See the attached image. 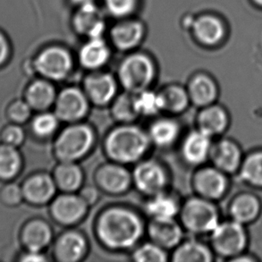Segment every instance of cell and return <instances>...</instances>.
<instances>
[{"label":"cell","instance_id":"6da1fadb","mask_svg":"<svg viewBox=\"0 0 262 262\" xmlns=\"http://www.w3.org/2000/svg\"><path fill=\"white\" fill-rule=\"evenodd\" d=\"M96 232L99 241L113 250H125L135 246L143 234L141 217L133 210L114 207L101 213Z\"/></svg>","mask_w":262,"mask_h":262},{"label":"cell","instance_id":"7a4b0ae2","mask_svg":"<svg viewBox=\"0 0 262 262\" xmlns=\"http://www.w3.org/2000/svg\"><path fill=\"white\" fill-rule=\"evenodd\" d=\"M150 142L149 135L141 128L124 124L110 132L105 141V150L117 163H134L147 152Z\"/></svg>","mask_w":262,"mask_h":262},{"label":"cell","instance_id":"3957f363","mask_svg":"<svg viewBox=\"0 0 262 262\" xmlns=\"http://www.w3.org/2000/svg\"><path fill=\"white\" fill-rule=\"evenodd\" d=\"M95 142V134L87 124H74L61 132L55 142L60 162H76L87 155Z\"/></svg>","mask_w":262,"mask_h":262},{"label":"cell","instance_id":"277c9868","mask_svg":"<svg viewBox=\"0 0 262 262\" xmlns=\"http://www.w3.org/2000/svg\"><path fill=\"white\" fill-rule=\"evenodd\" d=\"M154 67L149 57L142 54L128 57L121 64L118 76L121 84L130 93L147 90L154 78Z\"/></svg>","mask_w":262,"mask_h":262},{"label":"cell","instance_id":"5b68a950","mask_svg":"<svg viewBox=\"0 0 262 262\" xmlns=\"http://www.w3.org/2000/svg\"><path fill=\"white\" fill-rule=\"evenodd\" d=\"M184 227L195 234L212 232L219 225V216L214 206L203 199L188 200L181 210Z\"/></svg>","mask_w":262,"mask_h":262},{"label":"cell","instance_id":"8992f818","mask_svg":"<svg viewBox=\"0 0 262 262\" xmlns=\"http://www.w3.org/2000/svg\"><path fill=\"white\" fill-rule=\"evenodd\" d=\"M88 100L85 92L78 88L64 89L57 95L55 101V114L59 120L75 123L88 113Z\"/></svg>","mask_w":262,"mask_h":262},{"label":"cell","instance_id":"52a82bcc","mask_svg":"<svg viewBox=\"0 0 262 262\" xmlns=\"http://www.w3.org/2000/svg\"><path fill=\"white\" fill-rule=\"evenodd\" d=\"M132 177L139 191L151 196L163 191L167 185L166 170L160 164L153 160L139 163L133 172Z\"/></svg>","mask_w":262,"mask_h":262},{"label":"cell","instance_id":"ba28073f","mask_svg":"<svg viewBox=\"0 0 262 262\" xmlns=\"http://www.w3.org/2000/svg\"><path fill=\"white\" fill-rule=\"evenodd\" d=\"M72 59L68 51L61 48L44 50L36 59L37 70L46 78L60 81L66 78L72 69Z\"/></svg>","mask_w":262,"mask_h":262},{"label":"cell","instance_id":"9c48e42d","mask_svg":"<svg viewBox=\"0 0 262 262\" xmlns=\"http://www.w3.org/2000/svg\"><path fill=\"white\" fill-rule=\"evenodd\" d=\"M88 204L80 195L66 192L54 200L51 204V214L55 220L64 226L78 223L87 213Z\"/></svg>","mask_w":262,"mask_h":262},{"label":"cell","instance_id":"30bf717a","mask_svg":"<svg viewBox=\"0 0 262 262\" xmlns=\"http://www.w3.org/2000/svg\"><path fill=\"white\" fill-rule=\"evenodd\" d=\"M212 242L217 252L224 255H235L246 243L245 230L239 222L217 225L212 231Z\"/></svg>","mask_w":262,"mask_h":262},{"label":"cell","instance_id":"8fae6325","mask_svg":"<svg viewBox=\"0 0 262 262\" xmlns=\"http://www.w3.org/2000/svg\"><path fill=\"white\" fill-rule=\"evenodd\" d=\"M96 182L103 191L111 194H120L129 189L133 177L119 163L106 164L97 171Z\"/></svg>","mask_w":262,"mask_h":262},{"label":"cell","instance_id":"7c38bea8","mask_svg":"<svg viewBox=\"0 0 262 262\" xmlns=\"http://www.w3.org/2000/svg\"><path fill=\"white\" fill-rule=\"evenodd\" d=\"M84 91L89 100L97 106H106L116 98L117 82L108 74H94L86 78Z\"/></svg>","mask_w":262,"mask_h":262},{"label":"cell","instance_id":"4fadbf2b","mask_svg":"<svg viewBox=\"0 0 262 262\" xmlns=\"http://www.w3.org/2000/svg\"><path fill=\"white\" fill-rule=\"evenodd\" d=\"M85 237L75 231H69L61 235L55 245V256L62 262H76L82 259L87 252Z\"/></svg>","mask_w":262,"mask_h":262},{"label":"cell","instance_id":"5bb4252c","mask_svg":"<svg viewBox=\"0 0 262 262\" xmlns=\"http://www.w3.org/2000/svg\"><path fill=\"white\" fill-rule=\"evenodd\" d=\"M149 235L151 241L164 249H171L179 245L183 232L174 219H152L149 226Z\"/></svg>","mask_w":262,"mask_h":262},{"label":"cell","instance_id":"9a60e30c","mask_svg":"<svg viewBox=\"0 0 262 262\" xmlns=\"http://www.w3.org/2000/svg\"><path fill=\"white\" fill-rule=\"evenodd\" d=\"M57 184L48 174H37L30 178L24 187V194L29 202L44 204L50 202L56 193Z\"/></svg>","mask_w":262,"mask_h":262},{"label":"cell","instance_id":"2e32d148","mask_svg":"<svg viewBox=\"0 0 262 262\" xmlns=\"http://www.w3.org/2000/svg\"><path fill=\"white\" fill-rule=\"evenodd\" d=\"M209 150L210 136L200 129L186 136L182 147L184 160L192 165L202 163L209 155Z\"/></svg>","mask_w":262,"mask_h":262},{"label":"cell","instance_id":"e0dca14e","mask_svg":"<svg viewBox=\"0 0 262 262\" xmlns=\"http://www.w3.org/2000/svg\"><path fill=\"white\" fill-rule=\"evenodd\" d=\"M194 186L203 197L217 199L223 194L227 183L220 171L213 168H204L195 176Z\"/></svg>","mask_w":262,"mask_h":262},{"label":"cell","instance_id":"ac0fdd59","mask_svg":"<svg viewBox=\"0 0 262 262\" xmlns=\"http://www.w3.org/2000/svg\"><path fill=\"white\" fill-rule=\"evenodd\" d=\"M75 28L80 33L87 34L92 39L100 38L104 31V21L93 3L81 6L75 18Z\"/></svg>","mask_w":262,"mask_h":262},{"label":"cell","instance_id":"d6986e66","mask_svg":"<svg viewBox=\"0 0 262 262\" xmlns=\"http://www.w3.org/2000/svg\"><path fill=\"white\" fill-rule=\"evenodd\" d=\"M54 180L62 191L74 192L82 186L83 174L75 162H61L55 169Z\"/></svg>","mask_w":262,"mask_h":262},{"label":"cell","instance_id":"ffe728a7","mask_svg":"<svg viewBox=\"0 0 262 262\" xmlns=\"http://www.w3.org/2000/svg\"><path fill=\"white\" fill-rule=\"evenodd\" d=\"M187 92L190 100L197 106H209L216 99V85L207 75L195 76L190 82Z\"/></svg>","mask_w":262,"mask_h":262},{"label":"cell","instance_id":"44dd1931","mask_svg":"<svg viewBox=\"0 0 262 262\" xmlns=\"http://www.w3.org/2000/svg\"><path fill=\"white\" fill-rule=\"evenodd\" d=\"M110 57V50L100 38H93L82 47L80 61L88 69H97L106 64Z\"/></svg>","mask_w":262,"mask_h":262},{"label":"cell","instance_id":"7402d4cb","mask_svg":"<svg viewBox=\"0 0 262 262\" xmlns=\"http://www.w3.org/2000/svg\"><path fill=\"white\" fill-rule=\"evenodd\" d=\"M145 209L152 219L167 220L174 219L179 212L180 207L173 196L161 191L152 195V198L146 203Z\"/></svg>","mask_w":262,"mask_h":262},{"label":"cell","instance_id":"603a6c76","mask_svg":"<svg viewBox=\"0 0 262 262\" xmlns=\"http://www.w3.org/2000/svg\"><path fill=\"white\" fill-rule=\"evenodd\" d=\"M180 132L179 124L170 118H161L153 123L149 129L151 142L161 148L172 145L178 138Z\"/></svg>","mask_w":262,"mask_h":262},{"label":"cell","instance_id":"cb8c5ba5","mask_svg":"<svg viewBox=\"0 0 262 262\" xmlns=\"http://www.w3.org/2000/svg\"><path fill=\"white\" fill-rule=\"evenodd\" d=\"M52 230L48 224L36 220L29 224L24 233V241L30 251L40 252L50 245Z\"/></svg>","mask_w":262,"mask_h":262},{"label":"cell","instance_id":"d4e9b609","mask_svg":"<svg viewBox=\"0 0 262 262\" xmlns=\"http://www.w3.org/2000/svg\"><path fill=\"white\" fill-rule=\"evenodd\" d=\"M143 35L142 25L136 21L117 25L111 32L115 45L120 50H129L136 46Z\"/></svg>","mask_w":262,"mask_h":262},{"label":"cell","instance_id":"484cf974","mask_svg":"<svg viewBox=\"0 0 262 262\" xmlns=\"http://www.w3.org/2000/svg\"><path fill=\"white\" fill-rule=\"evenodd\" d=\"M213 161L222 170L231 172L236 169L240 162V150L233 142L222 141L212 149Z\"/></svg>","mask_w":262,"mask_h":262},{"label":"cell","instance_id":"4316f807","mask_svg":"<svg viewBox=\"0 0 262 262\" xmlns=\"http://www.w3.org/2000/svg\"><path fill=\"white\" fill-rule=\"evenodd\" d=\"M198 123L200 130L209 136L219 135L227 126V114L220 106H208L200 114Z\"/></svg>","mask_w":262,"mask_h":262},{"label":"cell","instance_id":"83f0119b","mask_svg":"<svg viewBox=\"0 0 262 262\" xmlns=\"http://www.w3.org/2000/svg\"><path fill=\"white\" fill-rule=\"evenodd\" d=\"M56 92L50 82L37 81L30 86L27 99L30 106L38 110L49 108L56 101Z\"/></svg>","mask_w":262,"mask_h":262},{"label":"cell","instance_id":"f1b7e54d","mask_svg":"<svg viewBox=\"0 0 262 262\" xmlns=\"http://www.w3.org/2000/svg\"><path fill=\"white\" fill-rule=\"evenodd\" d=\"M195 35L202 42L212 45L217 42L224 34L223 26L217 19L211 16L199 18L193 25Z\"/></svg>","mask_w":262,"mask_h":262},{"label":"cell","instance_id":"f546056e","mask_svg":"<svg viewBox=\"0 0 262 262\" xmlns=\"http://www.w3.org/2000/svg\"><path fill=\"white\" fill-rule=\"evenodd\" d=\"M211 254L205 245L197 241H187L174 251L173 260L177 262H208Z\"/></svg>","mask_w":262,"mask_h":262},{"label":"cell","instance_id":"4dcf8cb0","mask_svg":"<svg viewBox=\"0 0 262 262\" xmlns=\"http://www.w3.org/2000/svg\"><path fill=\"white\" fill-rule=\"evenodd\" d=\"M160 93L163 102V110L177 114L182 113L187 108L190 97L187 91L180 86H169Z\"/></svg>","mask_w":262,"mask_h":262},{"label":"cell","instance_id":"1f68e13d","mask_svg":"<svg viewBox=\"0 0 262 262\" xmlns=\"http://www.w3.org/2000/svg\"><path fill=\"white\" fill-rule=\"evenodd\" d=\"M135 110L139 116L152 117L163 110V102L160 93L144 90L134 94Z\"/></svg>","mask_w":262,"mask_h":262},{"label":"cell","instance_id":"d6a6232c","mask_svg":"<svg viewBox=\"0 0 262 262\" xmlns=\"http://www.w3.org/2000/svg\"><path fill=\"white\" fill-rule=\"evenodd\" d=\"M259 202L251 195H244L235 200L231 212L237 222H248L253 220L259 213Z\"/></svg>","mask_w":262,"mask_h":262},{"label":"cell","instance_id":"836d02e7","mask_svg":"<svg viewBox=\"0 0 262 262\" xmlns=\"http://www.w3.org/2000/svg\"><path fill=\"white\" fill-rule=\"evenodd\" d=\"M111 112L117 120L124 124L135 120L139 115L135 110L134 93H124L115 98Z\"/></svg>","mask_w":262,"mask_h":262},{"label":"cell","instance_id":"e575fe53","mask_svg":"<svg viewBox=\"0 0 262 262\" xmlns=\"http://www.w3.org/2000/svg\"><path fill=\"white\" fill-rule=\"evenodd\" d=\"M21 167V158L13 146L0 147V177L10 178Z\"/></svg>","mask_w":262,"mask_h":262},{"label":"cell","instance_id":"d590c367","mask_svg":"<svg viewBox=\"0 0 262 262\" xmlns=\"http://www.w3.org/2000/svg\"><path fill=\"white\" fill-rule=\"evenodd\" d=\"M134 259L138 262H164L167 260V253L164 248L152 242L136 249Z\"/></svg>","mask_w":262,"mask_h":262},{"label":"cell","instance_id":"8d00e7d4","mask_svg":"<svg viewBox=\"0 0 262 262\" xmlns=\"http://www.w3.org/2000/svg\"><path fill=\"white\" fill-rule=\"evenodd\" d=\"M59 119L56 114L42 113L35 117L32 122V128L36 135L48 137L57 131Z\"/></svg>","mask_w":262,"mask_h":262},{"label":"cell","instance_id":"74e56055","mask_svg":"<svg viewBox=\"0 0 262 262\" xmlns=\"http://www.w3.org/2000/svg\"><path fill=\"white\" fill-rule=\"evenodd\" d=\"M242 174L250 183L262 185V153L248 158L243 167Z\"/></svg>","mask_w":262,"mask_h":262},{"label":"cell","instance_id":"f35d334b","mask_svg":"<svg viewBox=\"0 0 262 262\" xmlns=\"http://www.w3.org/2000/svg\"><path fill=\"white\" fill-rule=\"evenodd\" d=\"M136 0H106V7L111 14L124 16L134 10Z\"/></svg>","mask_w":262,"mask_h":262},{"label":"cell","instance_id":"ab89813d","mask_svg":"<svg viewBox=\"0 0 262 262\" xmlns=\"http://www.w3.org/2000/svg\"><path fill=\"white\" fill-rule=\"evenodd\" d=\"M10 115L14 120L25 122L31 115V106L29 105V103L17 101L11 106Z\"/></svg>","mask_w":262,"mask_h":262},{"label":"cell","instance_id":"60d3db41","mask_svg":"<svg viewBox=\"0 0 262 262\" xmlns=\"http://www.w3.org/2000/svg\"><path fill=\"white\" fill-rule=\"evenodd\" d=\"M5 138L9 145L14 147L21 144L25 139V135L21 128L12 126L7 129L5 134Z\"/></svg>","mask_w":262,"mask_h":262},{"label":"cell","instance_id":"b9f144b4","mask_svg":"<svg viewBox=\"0 0 262 262\" xmlns=\"http://www.w3.org/2000/svg\"><path fill=\"white\" fill-rule=\"evenodd\" d=\"M79 195L88 204V206L95 203L98 198H99L98 190L93 186H87V187L83 188L81 191V193Z\"/></svg>","mask_w":262,"mask_h":262},{"label":"cell","instance_id":"7bdbcfd3","mask_svg":"<svg viewBox=\"0 0 262 262\" xmlns=\"http://www.w3.org/2000/svg\"><path fill=\"white\" fill-rule=\"evenodd\" d=\"M5 197L9 203L15 204L21 201V191L16 185H10L5 191Z\"/></svg>","mask_w":262,"mask_h":262},{"label":"cell","instance_id":"ee69618b","mask_svg":"<svg viewBox=\"0 0 262 262\" xmlns=\"http://www.w3.org/2000/svg\"><path fill=\"white\" fill-rule=\"evenodd\" d=\"M8 55V45L7 39L4 37L2 33H0V64L7 59Z\"/></svg>","mask_w":262,"mask_h":262},{"label":"cell","instance_id":"f6af8a7d","mask_svg":"<svg viewBox=\"0 0 262 262\" xmlns=\"http://www.w3.org/2000/svg\"><path fill=\"white\" fill-rule=\"evenodd\" d=\"M23 260L27 262H42L46 261V258L40 253V252L30 251L28 254L25 255Z\"/></svg>","mask_w":262,"mask_h":262},{"label":"cell","instance_id":"bcb514c9","mask_svg":"<svg viewBox=\"0 0 262 262\" xmlns=\"http://www.w3.org/2000/svg\"><path fill=\"white\" fill-rule=\"evenodd\" d=\"M93 0H73V2L80 6H83V5H87V4L92 3Z\"/></svg>","mask_w":262,"mask_h":262},{"label":"cell","instance_id":"7dc6e473","mask_svg":"<svg viewBox=\"0 0 262 262\" xmlns=\"http://www.w3.org/2000/svg\"><path fill=\"white\" fill-rule=\"evenodd\" d=\"M258 3L261 4L262 5V0H256Z\"/></svg>","mask_w":262,"mask_h":262}]
</instances>
